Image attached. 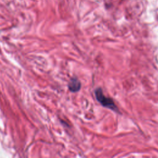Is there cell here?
I'll return each instance as SVG.
<instances>
[{"mask_svg":"<svg viewBox=\"0 0 158 158\" xmlns=\"http://www.w3.org/2000/svg\"><path fill=\"white\" fill-rule=\"evenodd\" d=\"M81 88V84L77 78L71 79L69 84V89L72 92H77Z\"/></svg>","mask_w":158,"mask_h":158,"instance_id":"7a4b0ae2","label":"cell"},{"mask_svg":"<svg viewBox=\"0 0 158 158\" xmlns=\"http://www.w3.org/2000/svg\"><path fill=\"white\" fill-rule=\"evenodd\" d=\"M95 96L97 100L101 103L102 106L114 111H118V108L116 106L113 100L105 97L101 89H98L95 90Z\"/></svg>","mask_w":158,"mask_h":158,"instance_id":"6da1fadb","label":"cell"}]
</instances>
